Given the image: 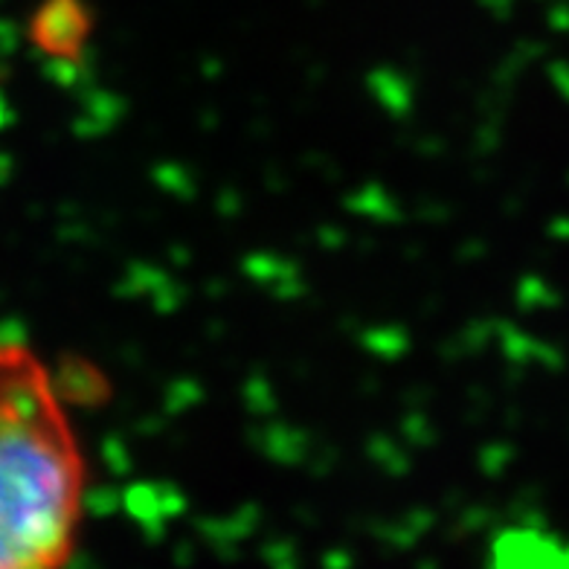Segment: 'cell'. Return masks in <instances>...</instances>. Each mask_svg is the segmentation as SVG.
<instances>
[{
	"label": "cell",
	"instance_id": "2",
	"mask_svg": "<svg viewBox=\"0 0 569 569\" xmlns=\"http://www.w3.org/2000/svg\"><path fill=\"white\" fill-rule=\"evenodd\" d=\"M90 32L93 21L82 0H44L27 27L30 44L56 64H73L82 59Z\"/></svg>",
	"mask_w": 569,
	"mask_h": 569
},
{
	"label": "cell",
	"instance_id": "1",
	"mask_svg": "<svg viewBox=\"0 0 569 569\" xmlns=\"http://www.w3.org/2000/svg\"><path fill=\"white\" fill-rule=\"evenodd\" d=\"M61 375L0 335V569H73L90 462Z\"/></svg>",
	"mask_w": 569,
	"mask_h": 569
}]
</instances>
